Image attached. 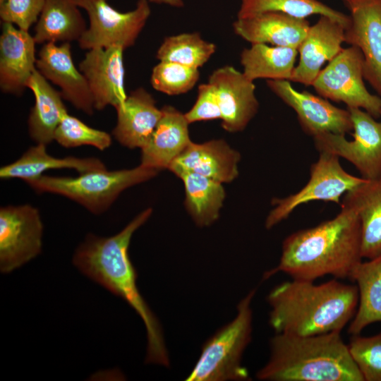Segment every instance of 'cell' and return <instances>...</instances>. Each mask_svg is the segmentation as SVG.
Returning a JSON list of instances; mask_svg holds the SVG:
<instances>
[{"label": "cell", "instance_id": "24", "mask_svg": "<svg viewBox=\"0 0 381 381\" xmlns=\"http://www.w3.org/2000/svg\"><path fill=\"white\" fill-rule=\"evenodd\" d=\"M27 87L35 97L28 118L29 135L36 143L47 145L54 140L57 126L68 113L64 98L37 69L30 76Z\"/></svg>", "mask_w": 381, "mask_h": 381}, {"label": "cell", "instance_id": "31", "mask_svg": "<svg viewBox=\"0 0 381 381\" xmlns=\"http://www.w3.org/2000/svg\"><path fill=\"white\" fill-rule=\"evenodd\" d=\"M216 45L202 38L198 32L182 33L164 38L157 51L159 61H169L198 68L208 61Z\"/></svg>", "mask_w": 381, "mask_h": 381}, {"label": "cell", "instance_id": "33", "mask_svg": "<svg viewBox=\"0 0 381 381\" xmlns=\"http://www.w3.org/2000/svg\"><path fill=\"white\" fill-rule=\"evenodd\" d=\"M54 140L64 147L91 145L100 150L108 148L112 141L108 133L92 128L68 113L57 126Z\"/></svg>", "mask_w": 381, "mask_h": 381}, {"label": "cell", "instance_id": "32", "mask_svg": "<svg viewBox=\"0 0 381 381\" xmlns=\"http://www.w3.org/2000/svg\"><path fill=\"white\" fill-rule=\"evenodd\" d=\"M200 78L198 68L169 61H159L154 66L150 83L153 88L169 95L190 91Z\"/></svg>", "mask_w": 381, "mask_h": 381}, {"label": "cell", "instance_id": "25", "mask_svg": "<svg viewBox=\"0 0 381 381\" xmlns=\"http://www.w3.org/2000/svg\"><path fill=\"white\" fill-rule=\"evenodd\" d=\"M78 0H44L35 23L37 44L78 41L87 29Z\"/></svg>", "mask_w": 381, "mask_h": 381}, {"label": "cell", "instance_id": "35", "mask_svg": "<svg viewBox=\"0 0 381 381\" xmlns=\"http://www.w3.org/2000/svg\"><path fill=\"white\" fill-rule=\"evenodd\" d=\"M44 0H0V18L17 28L29 31L42 11Z\"/></svg>", "mask_w": 381, "mask_h": 381}, {"label": "cell", "instance_id": "22", "mask_svg": "<svg viewBox=\"0 0 381 381\" xmlns=\"http://www.w3.org/2000/svg\"><path fill=\"white\" fill-rule=\"evenodd\" d=\"M161 109L162 116L149 142L141 149L140 163L158 171L168 169L191 142L185 114L170 105Z\"/></svg>", "mask_w": 381, "mask_h": 381}, {"label": "cell", "instance_id": "9", "mask_svg": "<svg viewBox=\"0 0 381 381\" xmlns=\"http://www.w3.org/2000/svg\"><path fill=\"white\" fill-rule=\"evenodd\" d=\"M78 4L89 18V25L78 41L80 47L87 50L132 47L151 14L149 0H138L128 12L117 11L107 0H78Z\"/></svg>", "mask_w": 381, "mask_h": 381}, {"label": "cell", "instance_id": "23", "mask_svg": "<svg viewBox=\"0 0 381 381\" xmlns=\"http://www.w3.org/2000/svg\"><path fill=\"white\" fill-rule=\"evenodd\" d=\"M341 204L358 214L363 258L369 260L381 254V176L347 192Z\"/></svg>", "mask_w": 381, "mask_h": 381}, {"label": "cell", "instance_id": "1", "mask_svg": "<svg viewBox=\"0 0 381 381\" xmlns=\"http://www.w3.org/2000/svg\"><path fill=\"white\" fill-rule=\"evenodd\" d=\"M362 259L358 214L341 204L334 218L288 236L282 243L279 264L265 272L263 279L280 272L301 280L315 281L325 275L351 279Z\"/></svg>", "mask_w": 381, "mask_h": 381}, {"label": "cell", "instance_id": "6", "mask_svg": "<svg viewBox=\"0 0 381 381\" xmlns=\"http://www.w3.org/2000/svg\"><path fill=\"white\" fill-rule=\"evenodd\" d=\"M159 171L140 164L130 169L92 171L76 177L42 175L27 183L37 193L66 197L90 212H105L124 190L155 177Z\"/></svg>", "mask_w": 381, "mask_h": 381}, {"label": "cell", "instance_id": "28", "mask_svg": "<svg viewBox=\"0 0 381 381\" xmlns=\"http://www.w3.org/2000/svg\"><path fill=\"white\" fill-rule=\"evenodd\" d=\"M298 54V49L292 47L254 43L243 49L240 62L243 74L252 81L260 78L289 80Z\"/></svg>", "mask_w": 381, "mask_h": 381}, {"label": "cell", "instance_id": "37", "mask_svg": "<svg viewBox=\"0 0 381 381\" xmlns=\"http://www.w3.org/2000/svg\"><path fill=\"white\" fill-rule=\"evenodd\" d=\"M150 3L165 4L176 8H181L184 6L183 0H149Z\"/></svg>", "mask_w": 381, "mask_h": 381}, {"label": "cell", "instance_id": "2", "mask_svg": "<svg viewBox=\"0 0 381 381\" xmlns=\"http://www.w3.org/2000/svg\"><path fill=\"white\" fill-rule=\"evenodd\" d=\"M152 212L151 208L145 210L114 236L87 235L76 249L73 262L84 274L121 297L136 311L147 331L145 362L168 367L169 355L161 327L138 291L137 273L128 255L133 234Z\"/></svg>", "mask_w": 381, "mask_h": 381}, {"label": "cell", "instance_id": "26", "mask_svg": "<svg viewBox=\"0 0 381 381\" xmlns=\"http://www.w3.org/2000/svg\"><path fill=\"white\" fill-rule=\"evenodd\" d=\"M46 146L37 143L26 150L19 159L2 167L0 169L1 179H20L28 183L37 179L49 169H70L79 174L107 169L104 164L95 157H53L47 152Z\"/></svg>", "mask_w": 381, "mask_h": 381}, {"label": "cell", "instance_id": "5", "mask_svg": "<svg viewBox=\"0 0 381 381\" xmlns=\"http://www.w3.org/2000/svg\"><path fill=\"white\" fill-rule=\"evenodd\" d=\"M252 289L238 303L237 315L203 345L201 353L186 381H246L248 371L241 364L242 356L250 341L253 312Z\"/></svg>", "mask_w": 381, "mask_h": 381}, {"label": "cell", "instance_id": "36", "mask_svg": "<svg viewBox=\"0 0 381 381\" xmlns=\"http://www.w3.org/2000/svg\"><path fill=\"white\" fill-rule=\"evenodd\" d=\"M185 116L189 123L221 119L217 95L212 85L207 82L198 86L197 99Z\"/></svg>", "mask_w": 381, "mask_h": 381}, {"label": "cell", "instance_id": "14", "mask_svg": "<svg viewBox=\"0 0 381 381\" xmlns=\"http://www.w3.org/2000/svg\"><path fill=\"white\" fill-rule=\"evenodd\" d=\"M208 83L217 95L222 128L231 133L244 130L259 109L253 81L227 65L213 71Z\"/></svg>", "mask_w": 381, "mask_h": 381}, {"label": "cell", "instance_id": "4", "mask_svg": "<svg viewBox=\"0 0 381 381\" xmlns=\"http://www.w3.org/2000/svg\"><path fill=\"white\" fill-rule=\"evenodd\" d=\"M257 373L267 381H364L340 332L299 336L276 333Z\"/></svg>", "mask_w": 381, "mask_h": 381}, {"label": "cell", "instance_id": "38", "mask_svg": "<svg viewBox=\"0 0 381 381\" xmlns=\"http://www.w3.org/2000/svg\"><path fill=\"white\" fill-rule=\"evenodd\" d=\"M380 118H381V112H380Z\"/></svg>", "mask_w": 381, "mask_h": 381}, {"label": "cell", "instance_id": "17", "mask_svg": "<svg viewBox=\"0 0 381 381\" xmlns=\"http://www.w3.org/2000/svg\"><path fill=\"white\" fill-rule=\"evenodd\" d=\"M345 26L326 16L310 25L306 37L298 47V64L295 66L290 82L312 86L326 61L333 59L343 49Z\"/></svg>", "mask_w": 381, "mask_h": 381}, {"label": "cell", "instance_id": "19", "mask_svg": "<svg viewBox=\"0 0 381 381\" xmlns=\"http://www.w3.org/2000/svg\"><path fill=\"white\" fill-rule=\"evenodd\" d=\"M240 153L222 140L202 143L190 142L169 167L176 176L192 172L222 183L234 181L238 175Z\"/></svg>", "mask_w": 381, "mask_h": 381}, {"label": "cell", "instance_id": "7", "mask_svg": "<svg viewBox=\"0 0 381 381\" xmlns=\"http://www.w3.org/2000/svg\"><path fill=\"white\" fill-rule=\"evenodd\" d=\"M319 153L318 159L310 167L307 183L294 194L272 200L274 207L268 214L265 224L267 229L287 219L296 207L303 204L315 200L339 204L341 196L367 180L345 171L339 157L325 152Z\"/></svg>", "mask_w": 381, "mask_h": 381}, {"label": "cell", "instance_id": "30", "mask_svg": "<svg viewBox=\"0 0 381 381\" xmlns=\"http://www.w3.org/2000/svg\"><path fill=\"white\" fill-rule=\"evenodd\" d=\"M268 11L286 13L298 18L313 15L326 16L343 24L346 29L351 17L318 0H241L237 18H246Z\"/></svg>", "mask_w": 381, "mask_h": 381}, {"label": "cell", "instance_id": "3", "mask_svg": "<svg viewBox=\"0 0 381 381\" xmlns=\"http://www.w3.org/2000/svg\"><path fill=\"white\" fill-rule=\"evenodd\" d=\"M315 281L292 279L268 294L269 322L276 333L310 336L341 332L354 317L358 304L356 285L334 279Z\"/></svg>", "mask_w": 381, "mask_h": 381}, {"label": "cell", "instance_id": "12", "mask_svg": "<svg viewBox=\"0 0 381 381\" xmlns=\"http://www.w3.org/2000/svg\"><path fill=\"white\" fill-rule=\"evenodd\" d=\"M270 90L296 114L302 130L313 138L325 133L346 135L353 131L350 112L308 91L295 90L289 80H267Z\"/></svg>", "mask_w": 381, "mask_h": 381}, {"label": "cell", "instance_id": "34", "mask_svg": "<svg viewBox=\"0 0 381 381\" xmlns=\"http://www.w3.org/2000/svg\"><path fill=\"white\" fill-rule=\"evenodd\" d=\"M350 353L364 381H381V332L370 337L351 335Z\"/></svg>", "mask_w": 381, "mask_h": 381}, {"label": "cell", "instance_id": "8", "mask_svg": "<svg viewBox=\"0 0 381 381\" xmlns=\"http://www.w3.org/2000/svg\"><path fill=\"white\" fill-rule=\"evenodd\" d=\"M364 62L355 46L341 51L318 75L312 86L317 93L347 107L360 108L374 118L380 117L381 97L370 93L364 84Z\"/></svg>", "mask_w": 381, "mask_h": 381}, {"label": "cell", "instance_id": "13", "mask_svg": "<svg viewBox=\"0 0 381 381\" xmlns=\"http://www.w3.org/2000/svg\"><path fill=\"white\" fill-rule=\"evenodd\" d=\"M341 1L351 17L344 42L361 50L364 79L381 97V0Z\"/></svg>", "mask_w": 381, "mask_h": 381}, {"label": "cell", "instance_id": "10", "mask_svg": "<svg viewBox=\"0 0 381 381\" xmlns=\"http://www.w3.org/2000/svg\"><path fill=\"white\" fill-rule=\"evenodd\" d=\"M353 123V140L325 133L314 136L319 152L331 153L351 162L367 180L381 176V121L360 108L347 107Z\"/></svg>", "mask_w": 381, "mask_h": 381}, {"label": "cell", "instance_id": "16", "mask_svg": "<svg viewBox=\"0 0 381 381\" xmlns=\"http://www.w3.org/2000/svg\"><path fill=\"white\" fill-rule=\"evenodd\" d=\"M123 51L117 46L89 49L79 64L96 110L107 106L115 108L128 96L124 85Z\"/></svg>", "mask_w": 381, "mask_h": 381}, {"label": "cell", "instance_id": "18", "mask_svg": "<svg viewBox=\"0 0 381 381\" xmlns=\"http://www.w3.org/2000/svg\"><path fill=\"white\" fill-rule=\"evenodd\" d=\"M36 42L28 31L3 23L0 36V89L20 96L37 69Z\"/></svg>", "mask_w": 381, "mask_h": 381}, {"label": "cell", "instance_id": "21", "mask_svg": "<svg viewBox=\"0 0 381 381\" xmlns=\"http://www.w3.org/2000/svg\"><path fill=\"white\" fill-rule=\"evenodd\" d=\"M116 124L112 134L123 146L142 149L149 142L161 116L162 109L146 90L138 87L116 107Z\"/></svg>", "mask_w": 381, "mask_h": 381}, {"label": "cell", "instance_id": "20", "mask_svg": "<svg viewBox=\"0 0 381 381\" xmlns=\"http://www.w3.org/2000/svg\"><path fill=\"white\" fill-rule=\"evenodd\" d=\"M310 26L306 18L277 11L237 18L233 23L234 33L250 44H270L295 49L306 37Z\"/></svg>", "mask_w": 381, "mask_h": 381}, {"label": "cell", "instance_id": "29", "mask_svg": "<svg viewBox=\"0 0 381 381\" xmlns=\"http://www.w3.org/2000/svg\"><path fill=\"white\" fill-rule=\"evenodd\" d=\"M185 188V207L199 226H207L219 217L225 198L223 183L192 172L177 175Z\"/></svg>", "mask_w": 381, "mask_h": 381}, {"label": "cell", "instance_id": "27", "mask_svg": "<svg viewBox=\"0 0 381 381\" xmlns=\"http://www.w3.org/2000/svg\"><path fill=\"white\" fill-rule=\"evenodd\" d=\"M351 280L358 287V304L348 332L356 335L370 324L381 322V254L361 262L353 270Z\"/></svg>", "mask_w": 381, "mask_h": 381}, {"label": "cell", "instance_id": "11", "mask_svg": "<svg viewBox=\"0 0 381 381\" xmlns=\"http://www.w3.org/2000/svg\"><path fill=\"white\" fill-rule=\"evenodd\" d=\"M43 224L30 205L0 209V270L8 273L41 253Z\"/></svg>", "mask_w": 381, "mask_h": 381}, {"label": "cell", "instance_id": "15", "mask_svg": "<svg viewBox=\"0 0 381 381\" xmlns=\"http://www.w3.org/2000/svg\"><path fill=\"white\" fill-rule=\"evenodd\" d=\"M37 70L60 88L64 99L86 114L95 110L87 82L75 66L70 42L43 44L36 61Z\"/></svg>", "mask_w": 381, "mask_h": 381}]
</instances>
